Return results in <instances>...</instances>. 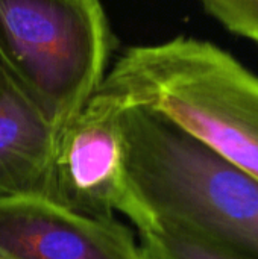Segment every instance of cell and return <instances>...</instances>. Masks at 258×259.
<instances>
[{"instance_id": "ba28073f", "label": "cell", "mask_w": 258, "mask_h": 259, "mask_svg": "<svg viewBox=\"0 0 258 259\" xmlns=\"http://www.w3.org/2000/svg\"><path fill=\"white\" fill-rule=\"evenodd\" d=\"M208 15L230 32L258 44V0H199Z\"/></svg>"}, {"instance_id": "5b68a950", "label": "cell", "mask_w": 258, "mask_h": 259, "mask_svg": "<svg viewBox=\"0 0 258 259\" xmlns=\"http://www.w3.org/2000/svg\"><path fill=\"white\" fill-rule=\"evenodd\" d=\"M0 259H143L119 219L99 220L38 194L0 196Z\"/></svg>"}, {"instance_id": "3957f363", "label": "cell", "mask_w": 258, "mask_h": 259, "mask_svg": "<svg viewBox=\"0 0 258 259\" xmlns=\"http://www.w3.org/2000/svg\"><path fill=\"white\" fill-rule=\"evenodd\" d=\"M116 47L102 0H0V67L58 129L97 93Z\"/></svg>"}, {"instance_id": "52a82bcc", "label": "cell", "mask_w": 258, "mask_h": 259, "mask_svg": "<svg viewBox=\"0 0 258 259\" xmlns=\"http://www.w3.org/2000/svg\"><path fill=\"white\" fill-rule=\"evenodd\" d=\"M137 240L143 259H243L198 234L167 223L137 231Z\"/></svg>"}, {"instance_id": "6da1fadb", "label": "cell", "mask_w": 258, "mask_h": 259, "mask_svg": "<svg viewBox=\"0 0 258 259\" xmlns=\"http://www.w3.org/2000/svg\"><path fill=\"white\" fill-rule=\"evenodd\" d=\"M99 90L163 115L258 182V74L217 44L178 35L131 46Z\"/></svg>"}, {"instance_id": "7a4b0ae2", "label": "cell", "mask_w": 258, "mask_h": 259, "mask_svg": "<svg viewBox=\"0 0 258 259\" xmlns=\"http://www.w3.org/2000/svg\"><path fill=\"white\" fill-rule=\"evenodd\" d=\"M123 124L129 181L152 225L258 259L257 181L154 111L128 105Z\"/></svg>"}, {"instance_id": "8992f818", "label": "cell", "mask_w": 258, "mask_h": 259, "mask_svg": "<svg viewBox=\"0 0 258 259\" xmlns=\"http://www.w3.org/2000/svg\"><path fill=\"white\" fill-rule=\"evenodd\" d=\"M59 129L0 67V196L44 194Z\"/></svg>"}, {"instance_id": "277c9868", "label": "cell", "mask_w": 258, "mask_h": 259, "mask_svg": "<svg viewBox=\"0 0 258 259\" xmlns=\"http://www.w3.org/2000/svg\"><path fill=\"white\" fill-rule=\"evenodd\" d=\"M126 106L122 97L97 90L59 129L43 196L99 220L123 214L141 231L152 226V220L129 181Z\"/></svg>"}]
</instances>
